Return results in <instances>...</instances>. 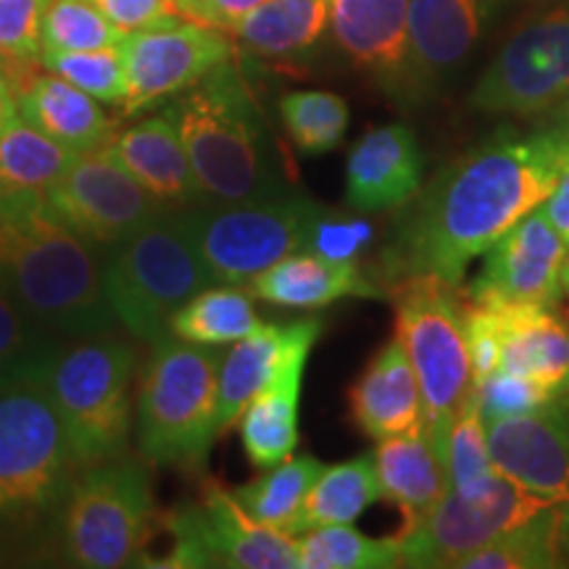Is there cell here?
<instances>
[{
    "label": "cell",
    "mask_w": 569,
    "mask_h": 569,
    "mask_svg": "<svg viewBox=\"0 0 569 569\" xmlns=\"http://www.w3.org/2000/svg\"><path fill=\"white\" fill-rule=\"evenodd\" d=\"M540 209H543L546 219H549L553 230L561 234V240L569 246V153L565 167H561L559 172V180L553 184L551 196L546 198V203L540 206Z\"/></svg>",
    "instance_id": "47"
},
{
    "label": "cell",
    "mask_w": 569,
    "mask_h": 569,
    "mask_svg": "<svg viewBox=\"0 0 569 569\" xmlns=\"http://www.w3.org/2000/svg\"><path fill=\"white\" fill-rule=\"evenodd\" d=\"M280 119L298 151L303 156H322L343 142L351 111L336 92L293 90L280 98Z\"/></svg>",
    "instance_id": "36"
},
{
    "label": "cell",
    "mask_w": 569,
    "mask_h": 569,
    "mask_svg": "<svg viewBox=\"0 0 569 569\" xmlns=\"http://www.w3.org/2000/svg\"><path fill=\"white\" fill-rule=\"evenodd\" d=\"M77 156L17 113L0 134V196L46 193Z\"/></svg>",
    "instance_id": "32"
},
{
    "label": "cell",
    "mask_w": 569,
    "mask_h": 569,
    "mask_svg": "<svg viewBox=\"0 0 569 569\" xmlns=\"http://www.w3.org/2000/svg\"><path fill=\"white\" fill-rule=\"evenodd\" d=\"M465 330L469 361H472V388L498 369L501 361V319L493 306H467Z\"/></svg>",
    "instance_id": "44"
},
{
    "label": "cell",
    "mask_w": 569,
    "mask_h": 569,
    "mask_svg": "<svg viewBox=\"0 0 569 569\" xmlns=\"http://www.w3.org/2000/svg\"><path fill=\"white\" fill-rule=\"evenodd\" d=\"M348 417L356 430L386 440L422 430V396L401 338H390L348 390Z\"/></svg>",
    "instance_id": "24"
},
{
    "label": "cell",
    "mask_w": 569,
    "mask_h": 569,
    "mask_svg": "<svg viewBox=\"0 0 569 569\" xmlns=\"http://www.w3.org/2000/svg\"><path fill=\"white\" fill-rule=\"evenodd\" d=\"M222 346H196L172 332L153 340L138 369V453L148 465L203 475L217 440Z\"/></svg>",
    "instance_id": "4"
},
{
    "label": "cell",
    "mask_w": 569,
    "mask_h": 569,
    "mask_svg": "<svg viewBox=\"0 0 569 569\" xmlns=\"http://www.w3.org/2000/svg\"><path fill=\"white\" fill-rule=\"evenodd\" d=\"M306 361L309 356L290 361L259 396L251 398L238 419L243 451L253 467L269 469L293 457Z\"/></svg>",
    "instance_id": "28"
},
{
    "label": "cell",
    "mask_w": 569,
    "mask_h": 569,
    "mask_svg": "<svg viewBox=\"0 0 569 569\" xmlns=\"http://www.w3.org/2000/svg\"><path fill=\"white\" fill-rule=\"evenodd\" d=\"M248 284L253 298L280 309H322L343 298L382 296L359 261H330L309 251L284 256Z\"/></svg>",
    "instance_id": "26"
},
{
    "label": "cell",
    "mask_w": 569,
    "mask_h": 569,
    "mask_svg": "<svg viewBox=\"0 0 569 569\" xmlns=\"http://www.w3.org/2000/svg\"><path fill=\"white\" fill-rule=\"evenodd\" d=\"M561 298H567L569 301V248L565 256V267H561Z\"/></svg>",
    "instance_id": "51"
},
{
    "label": "cell",
    "mask_w": 569,
    "mask_h": 569,
    "mask_svg": "<svg viewBox=\"0 0 569 569\" xmlns=\"http://www.w3.org/2000/svg\"><path fill=\"white\" fill-rule=\"evenodd\" d=\"M259 325L251 290H240L238 284H209L174 311L169 332L196 346H232L251 336Z\"/></svg>",
    "instance_id": "31"
},
{
    "label": "cell",
    "mask_w": 569,
    "mask_h": 569,
    "mask_svg": "<svg viewBox=\"0 0 569 569\" xmlns=\"http://www.w3.org/2000/svg\"><path fill=\"white\" fill-rule=\"evenodd\" d=\"M551 507L557 503L498 472L465 493L448 490L422 522L398 536L401 567H459V561L480 546Z\"/></svg>",
    "instance_id": "13"
},
{
    "label": "cell",
    "mask_w": 569,
    "mask_h": 569,
    "mask_svg": "<svg viewBox=\"0 0 569 569\" xmlns=\"http://www.w3.org/2000/svg\"><path fill=\"white\" fill-rule=\"evenodd\" d=\"M567 567L561 549L559 503L543 509L528 522L517 525L480 546L459 561V569H557Z\"/></svg>",
    "instance_id": "33"
},
{
    "label": "cell",
    "mask_w": 569,
    "mask_h": 569,
    "mask_svg": "<svg viewBox=\"0 0 569 569\" xmlns=\"http://www.w3.org/2000/svg\"><path fill=\"white\" fill-rule=\"evenodd\" d=\"M106 148L113 161L167 209H190L206 203L190 169L180 130L169 111L127 127L124 132L113 134Z\"/></svg>",
    "instance_id": "22"
},
{
    "label": "cell",
    "mask_w": 569,
    "mask_h": 569,
    "mask_svg": "<svg viewBox=\"0 0 569 569\" xmlns=\"http://www.w3.org/2000/svg\"><path fill=\"white\" fill-rule=\"evenodd\" d=\"M30 67L32 63H13L19 117L74 153H90L109 146L117 134V124L101 103L56 77L53 71L34 74Z\"/></svg>",
    "instance_id": "23"
},
{
    "label": "cell",
    "mask_w": 569,
    "mask_h": 569,
    "mask_svg": "<svg viewBox=\"0 0 569 569\" xmlns=\"http://www.w3.org/2000/svg\"><path fill=\"white\" fill-rule=\"evenodd\" d=\"M422 151L407 124H382L353 142L346 163V203L361 213L407 206L422 188Z\"/></svg>",
    "instance_id": "21"
},
{
    "label": "cell",
    "mask_w": 569,
    "mask_h": 569,
    "mask_svg": "<svg viewBox=\"0 0 569 569\" xmlns=\"http://www.w3.org/2000/svg\"><path fill=\"white\" fill-rule=\"evenodd\" d=\"M375 227L367 219L332 217L325 211L311 227L303 251L322 256L330 261H359V253L372 243Z\"/></svg>",
    "instance_id": "43"
},
{
    "label": "cell",
    "mask_w": 569,
    "mask_h": 569,
    "mask_svg": "<svg viewBox=\"0 0 569 569\" xmlns=\"http://www.w3.org/2000/svg\"><path fill=\"white\" fill-rule=\"evenodd\" d=\"M559 511H561V549H565V559L569 567V498L565 503H559Z\"/></svg>",
    "instance_id": "50"
},
{
    "label": "cell",
    "mask_w": 569,
    "mask_h": 569,
    "mask_svg": "<svg viewBox=\"0 0 569 569\" xmlns=\"http://www.w3.org/2000/svg\"><path fill=\"white\" fill-rule=\"evenodd\" d=\"M501 319L498 369L536 380L553 398H569V325L553 306H493Z\"/></svg>",
    "instance_id": "25"
},
{
    "label": "cell",
    "mask_w": 569,
    "mask_h": 569,
    "mask_svg": "<svg viewBox=\"0 0 569 569\" xmlns=\"http://www.w3.org/2000/svg\"><path fill=\"white\" fill-rule=\"evenodd\" d=\"M206 203L288 193L282 159L238 63L224 61L167 106Z\"/></svg>",
    "instance_id": "3"
},
{
    "label": "cell",
    "mask_w": 569,
    "mask_h": 569,
    "mask_svg": "<svg viewBox=\"0 0 569 569\" xmlns=\"http://www.w3.org/2000/svg\"><path fill=\"white\" fill-rule=\"evenodd\" d=\"M46 201L84 243L109 253L167 206L156 201L113 161L109 148L80 153L46 190Z\"/></svg>",
    "instance_id": "14"
},
{
    "label": "cell",
    "mask_w": 569,
    "mask_h": 569,
    "mask_svg": "<svg viewBox=\"0 0 569 569\" xmlns=\"http://www.w3.org/2000/svg\"><path fill=\"white\" fill-rule=\"evenodd\" d=\"M322 213V206L311 198L293 193L182 209L213 284H248L284 256L303 251Z\"/></svg>",
    "instance_id": "10"
},
{
    "label": "cell",
    "mask_w": 569,
    "mask_h": 569,
    "mask_svg": "<svg viewBox=\"0 0 569 569\" xmlns=\"http://www.w3.org/2000/svg\"><path fill=\"white\" fill-rule=\"evenodd\" d=\"M327 9L340 51L407 106L409 0H327Z\"/></svg>",
    "instance_id": "20"
},
{
    "label": "cell",
    "mask_w": 569,
    "mask_h": 569,
    "mask_svg": "<svg viewBox=\"0 0 569 569\" xmlns=\"http://www.w3.org/2000/svg\"><path fill=\"white\" fill-rule=\"evenodd\" d=\"M393 284L396 336L407 348L422 396V432L446 461L448 432L472 393L465 311L457 288L438 277H403ZM448 469V467H446Z\"/></svg>",
    "instance_id": "9"
},
{
    "label": "cell",
    "mask_w": 569,
    "mask_h": 569,
    "mask_svg": "<svg viewBox=\"0 0 569 569\" xmlns=\"http://www.w3.org/2000/svg\"><path fill=\"white\" fill-rule=\"evenodd\" d=\"M19 113V98H17V71L13 63L0 59V134L9 127Z\"/></svg>",
    "instance_id": "48"
},
{
    "label": "cell",
    "mask_w": 569,
    "mask_h": 569,
    "mask_svg": "<svg viewBox=\"0 0 569 569\" xmlns=\"http://www.w3.org/2000/svg\"><path fill=\"white\" fill-rule=\"evenodd\" d=\"M330 24L327 0H267L234 24V34L248 51L267 59H293L317 46Z\"/></svg>",
    "instance_id": "30"
},
{
    "label": "cell",
    "mask_w": 569,
    "mask_h": 569,
    "mask_svg": "<svg viewBox=\"0 0 569 569\" xmlns=\"http://www.w3.org/2000/svg\"><path fill=\"white\" fill-rule=\"evenodd\" d=\"M380 498L382 488L372 453H361V457L340 461V465L325 467L306 493L303 507L290 525L288 536L298 538L315 528H325V525L353 522Z\"/></svg>",
    "instance_id": "29"
},
{
    "label": "cell",
    "mask_w": 569,
    "mask_h": 569,
    "mask_svg": "<svg viewBox=\"0 0 569 569\" xmlns=\"http://www.w3.org/2000/svg\"><path fill=\"white\" fill-rule=\"evenodd\" d=\"M486 21L482 0H409L407 106L440 90L478 46Z\"/></svg>",
    "instance_id": "18"
},
{
    "label": "cell",
    "mask_w": 569,
    "mask_h": 569,
    "mask_svg": "<svg viewBox=\"0 0 569 569\" xmlns=\"http://www.w3.org/2000/svg\"><path fill=\"white\" fill-rule=\"evenodd\" d=\"M77 472L40 377L0 386V532L40 528L59 515Z\"/></svg>",
    "instance_id": "6"
},
{
    "label": "cell",
    "mask_w": 569,
    "mask_h": 569,
    "mask_svg": "<svg viewBox=\"0 0 569 569\" xmlns=\"http://www.w3.org/2000/svg\"><path fill=\"white\" fill-rule=\"evenodd\" d=\"M103 256L61 222L46 193L0 196V290L51 336L82 340L117 330Z\"/></svg>",
    "instance_id": "2"
},
{
    "label": "cell",
    "mask_w": 569,
    "mask_h": 569,
    "mask_svg": "<svg viewBox=\"0 0 569 569\" xmlns=\"http://www.w3.org/2000/svg\"><path fill=\"white\" fill-rule=\"evenodd\" d=\"M106 298L138 343L169 332V319L182 303L213 284L190 238L182 209H167L103 256Z\"/></svg>",
    "instance_id": "7"
},
{
    "label": "cell",
    "mask_w": 569,
    "mask_h": 569,
    "mask_svg": "<svg viewBox=\"0 0 569 569\" xmlns=\"http://www.w3.org/2000/svg\"><path fill=\"white\" fill-rule=\"evenodd\" d=\"M172 551L163 567L196 569H298L296 538L253 519L230 488L203 478L196 501L163 517Z\"/></svg>",
    "instance_id": "11"
},
{
    "label": "cell",
    "mask_w": 569,
    "mask_h": 569,
    "mask_svg": "<svg viewBox=\"0 0 569 569\" xmlns=\"http://www.w3.org/2000/svg\"><path fill=\"white\" fill-rule=\"evenodd\" d=\"M475 396H478L482 422L528 415V411L543 409L549 403L559 401L549 390L540 388L536 380L517 372H507V369H496L480 386H475Z\"/></svg>",
    "instance_id": "41"
},
{
    "label": "cell",
    "mask_w": 569,
    "mask_h": 569,
    "mask_svg": "<svg viewBox=\"0 0 569 569\" xmlns=\"http://www.w3.org/2000/svg\"><path fill=\"white\" fill-rule=\"evenodd\" d=\"M92 3L124 34L180 17L177 0H92Z\"/></svg>",
    "instance_id": "45"
},
{
    "label": "cell",
    "mask_w": 569,
    "mask_h": 569,
    "mask_svg": "<svg viewBox=\"0 0 569 569\" xmlns=\"http://www.w3.org/2000/svg\"><path fill=\"white\" fill-rule=\"evenodd\" d=\"M40 380L59 411L77 467L127 453L138 380V346L132 340L113 332L67 340L48 359Z\"/></svg>",
    "instance_id": "5"
},
{
    "label": "cell",
    "mask_w": 569,
    "mask_h": 569,
    "mask_svg": "<svg viewBox=\"0 0 569 569\" xmlns=\"http://www.w3.org/2000/svg\"><path fill=\"white\" fill-rule=\"evenodd\" d=\"M553 124L565 127V130H569V103L561 106V109L553 111Z\"/></svg>",
    "instance_id": "52"
},
{
    "label": "cell",
    "mask_w": 569,
    "mask_h": 569,
    "mask_svg": "<svg viewBox=\"0 0 569 569\" xmlns=\"http://www.w3.org/2000/svg\"><path fill=\"white\" fill-rule=\"evenodd\" d=\"M61 343L67 340L42 330L0 290V386L38 380Z\"/></svg>",
    "instance_id": "37"
},
{
    "label": "cell",
    "mask_w": 569,
    "mask_h": 569,
    "mask_svg": "<svg viewBox=\"0 0 569 569\" xmlns=\"http://www.w3.org/2000/svg\"><path fill=\"white\" fill-rule=\"evenodd\" d=\"M42 67L101 103L122 106L127 96V71L117 48L101 51H46L40 53Z\"/></svg>",
    "instance_id": "39"
},
{
    "label": "cell",
    "mask_w": 569,
    "mask_h": 569,
    "mask_svg": "<svg viewBox=\"0 0 569 569\" xmlns=\"http://www.w3.org/2000/svg\"><path fill=\"white\" fill-rule=\"evenodd\" d=\"M63 557L84 569L127 567L163 530L153 478L142 457H113L77 472L59 511Z\"/></svg>",
    "instance_id": "8"
},
{
    "label": "cell",
    "mask_w": 569,
    "mask_h": 569,
    "mask_svg": "<svg viewBox=\"0 0 569 569\" xmlns=\"http://www.w3.org/2000/svg\"><path fill=\"white\" fill-rule=\"evenodd\" d=\"M486 3V11H488V19L498 17V13L509 11V9H546V6H551L553 0H482Z\"/></svg>",
    "instance_id": "49"
},
{
    "label": "cell",
    "mask_w": 569,
    "mask_h": 569,
    "mask_svg": "<svg viewBox=\"0 0 569 569\" xmlns=\"http://www.w3.org/2000/svg\"><path fill=\"white\" fill-rule=\"evenodd\" d=\"M53 0H0V59L34 63L42 53V19Z\"/></svg>",
    "instance_id": "42"
},
{
    "label": "cell",
    "mask_w": 569,
    "mask_h": 569,
    "mask_svg": "<svg viewBox=\"0 0 569 569\" xmlns=\"http://www.w3.org/2000/svg\"><path fill=\"white\" fill-rule=\"evenodd\" d=\"M569 153V130H498L446 163L409 211L398 219L382 251L388 282L403 277L465 280L511 227L546 203Z\"/></svg>",
    "instance_id": "1"
},
{
    "label": "cell",
    "mask_w": 569,
    "mask_h": 569,
    "mask_svg": "<svg viewBox=\"0 0 569 569\" xmlns=\"http://www.w3.org/2000/svg\"><path fill=\"white\" fill-rule=\"evenodd\" d=\"M232 51L227 32L184 17L124 34L119 42L127 71V96L119 106L122 117L177 98L219 63L230 61Z\"/></svg>",
    "instance_id": "15"
},
{
    "label": "cell",
    "mask_w": 569,
    "mask_h": 569,
    "mask_svg": "<svg viewBox=\"0 0 569 569\" xmlns=\"http://www.w3.org/2000/svg\"><path fill=\"white\" fill-rule=\"evenodd\" d=\"M446 467L448 480H451V490H472L486 482L490 475L496 472L488 457V438H486V422H482L478 396H467L465 407L453 419L451 432H448L446 446Z\"/></svg>",
    "instance_id": "40"
},
{
    "label": "cell",
    "mask_w": 569,
    "mask_h": 569,
    "mask_svg": "<svg viewBox=\"0 0 569 569\" xmlns=\"http://www.w3.org/2000/svg\"><path fill=\"white\" fill-rule=\"evenodd\" d=\"M322 327L319 319L311 317L293 319V322H261L251 336L232 343L219 367V436L238 425L251 398L259 396L290 361L311 356V348L322 336Z\"/></svg>",
    "instance_id": "19"
},
{
    "label": "cell",
    "mask_w": 569,
    "mask_h": 569,
    "mask_svg": "<svg viewBox=\"0 0 569 569\" xmlns=\"http://www.w3.org/2000/svg\"><path fill=\"white\" fill-rule=\"evenodd\" d=\"M122 38L124 32H119L92 0H53L42 19V53L101 51L117 48Z\"/></svg>",
    "instance_id": "38"
},
{
    "label": "cell",
    "mask_w": 569,
    "mask_h": 569,
    "mask_svg": "<svg viewBox=\"0 0 569 569\" xmlns=\"http://www.w3.org/2000/svg\"><path fill=\"white\" fill-rule=\"evenodd\" d=\"M325 467L315 457H288L280 465L269 467L261 478L234 488L232 493L253 519L288 532L303 507L306 493Z\"/></svg>",
    "instance_id": "35"
},
{
    "label": "cell",
    "mask_w": 569,
    "mask_h": 569,
    "mask_svg": "<svg viewBox=\"0 0 569 569\" xmlns=\"http://www.w3.org/2000/svg\"><path fill=\"white\" fill-rule=\"evenodd\" d=\"M567 248L538 206L486 253V264L469 284V303L557 309Z\"/></svg>",
    "instance_id": "16"
},
{
    "label": "cell",
    "mask_w": 569,
    "mask_h": 569,
    "mask_svg": "<svg viewBox=\"0 0 569 569\" xmlns=\"http://www.w3.org/2000/svg\"><path fill=\"white\" fill-rule=\"evenodd\" d=\"M372 459L382 498L393 503L407 519L403 530L422 522L438 507L440 498L451 490L446 461L438 457L422 430L377 440Z\"/></svg>",
    "instance_id": "27"
},
{
    "label": "cell",
    "mask_w": 569,
    "mask_h": 569,
    "mask_svg": "<svg viewBox=\"0 0 569 569\" xmlns=\"http://www.w3.org/2000/svg\"><path fill=\"white\" fill-rule=\"evenodd\" d=\"M488 457L498 475L532 493L565 503L569 498V401L486 422Z\"/></svg>",
    "instance_id": "17"
},
{
    "label": "cell",
    "mask_w": 569,
    "mask_h": 569,
    "mask_svg": "<svg viewBox=\"0 0 569 569\" xmlns=\"http://www.w3.org/2000/svg\"><path fill=\"white\" fill-rule=\"evenodd\" d=\"M298 569H393L401 567V540L369 538L348 525H325L296 538Z\"/></svg>",
    "instance_id": "34"
},
{
    "label": "cell",
    "mask_w": 569,
    "mask_h": 569,
    "mask_svg": "<svg viewBox=\"0 0 569 569\" xmlns=\"http://www.w3.org/2000/svg\"><path fill=\"white\" fill-rule=\"evenodd\" d=\"M469 101L488 117H536L569 103V0L532 11L509 34Z\"/></svg>",
    "instance_id": "12"
},
{
    "label": "cell",
    "mask_w": 569,
    "mask_h": 569,
    "mask_svg": "<svg viewBox=\"0 0 569 569\" xmlns=\"http://www.w3.org/2000/svg\"><path fill=\"white\" fill-rule=\"evenodd\" d=\"M267 0H177L180 17L213 27V30L232 32L238 21L264 6Z\"/></svg>",
    "instance_id": "46"
}]
</instances>
